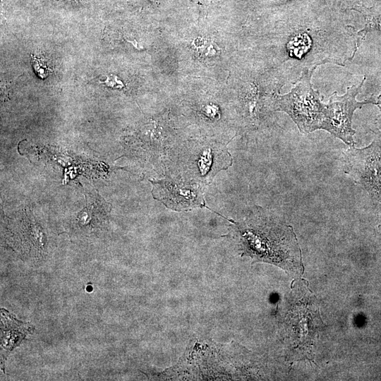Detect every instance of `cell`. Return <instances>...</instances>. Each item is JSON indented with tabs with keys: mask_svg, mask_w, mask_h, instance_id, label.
I'll return each instance as SVG.
<instances>
[{
	"mask_svg": "<svg viewBox=\"0 0 381 381\" xmlns=\"http://www.w3.org/2000/svg\"><path fill=\"white\" fill-rule=\"evenodd\" d=\"M255 209L240 227L246 253L287 270H299L301 250L292 226L260 207Z\"/></svg>",
	"mask_w": 381,
	"mask_h": 381,
	"instance_id": "6da1fadb",
	"label": "cell"
},
{
	"mask_svg": "<svg viewBox=\"0 0 381 381\" xmlns=\"http://www.w3.org/2000/svg\"><path fill=\"white\" fill-rule=\"evenodd\" d=\"M315 69H304L289 92L277 93L272 100V109L287 114L302 133L321 130L325 117L326 104L311 82Z\"/></svg>",
	"mask_w": 381,
	"mask_h": 381,
	"instance_id": "7a4b0ae2",
	"label": "cell"
},
{
	"mask_svg": "<svg viewBox=\"0 0 381 381\" xmlns=\"http://www.w3.org/2000/svg\"><path fill=\"white\" fill-rule=\"evenodd\" d=\"M365 80L364 76L358 85L349 87L343 95L339 96L334 92L326 104L325 117L321 130L329 133L349 147H354L356 144L353 140L356 131L352 128L354 111L368 104L377 105L381 109V102L377 98L371 97L361 102L356 100Z\"/></svg>",
	"mask_w": 381,
	"mask_h": 381,
	"instance_id": "3957f363",
	"label": "cell"
},
{
	"mask_svg": "<svg viewBox=\"0 0 381 381\" xmlns=\"http://www.w3.org/2000/svg\"><path fill=\"white\" fill-rule=\"evenodd\" d=\"M344 161V172L362 186L381 209V138L363 148L350 147Z\"/></svg>",
	"mask_w": 381,
	"mask_h": 381,
	"instance_id": "277c9868",
	"label": "cell"
},
{
	"mask_svg": "<svg viewBox=\"0 0 381 381\" xmlns=\"http://www.w3.org/2000/svg\"><path fill=\"white\" fill-rule=\"evenodd\" d=\"M153 186L156 198L174 210L205 206L200 191L195 187L168 180L155 181Z\"/></svg>",
	"mask_w": 381,
	"mask_h": 381,
	"instance_id": "5b68a950",
	"label": "cell"
},
{
	"mask_svg": "<svg viewBox=\"0 0 381 381\" xmlns=\"http://www.w3.org/2000/svg\"><path fill=\"white\" fill-rule=\"evenodd\" d=\"M198 152L193 158V162L196 166V170L199 173V176L207 179L208 176L212 177L217 171L223 169V166L217 164L218 156L226 154L224 150H212L211 148H204L198 150Z\"/></svg>",
	"mask_w": 381,
	"mask_h": 381,
	"instance_id": "8992f818",
	"label": "cell"
},
{
	"mask_svg": "<svg viewBox=\"0 0 381 381\" xmlns=\"http://www.w3.org/2000/svg\"><path fill=\"white\" fill-rule=\"evenodd\" d=\"M377 30L381 32V14L368 17L365 24V26L359 31L356 32L357 41L356 47L361 45L362 40L365 38V35L370 31Z\"/></svg>",
	"mask_w": 381,
	"mask_h": 381,
	"instance_id": "52a82bcc",
	"label": "cell"
},
{
	"mask_svg": "<svg viewBox=\"0 0 381 381\" xmlns=\"http://www.w3.org/2000/svg\"><path fill=\"white\" fill-rule=\"evenodd\" d=\"M104 83L109 87L116 88H121L123 86L122 82L118 80L116 76L112 75H108Z\"/></svg>",
	"mask_w": 381,
	"mask_h": 381,
	"instance_id": "ba28073f",
	"label": "cell"
},
{
	"mask_svg": "<svg viewBox=\"0 0 381 381\" xmlns=\"http://www.w3.org/2000/svg\"><path fill=\"white\" fill-rule=\"evenodd\" d=\"M281 1H284V2H293V1H297V0H280Z\"/></svg>",
	"mask_w": 381,
	"mask_h": 381,
	"instance_id": "9c48e42d",
	"label": "cell"
},
{
	"mask_svg": "<svg viewBox=\"0 0 381 381\" xmlns=\"http://www.w3.org/2000/svg\"><path fill=\"white\" fill-rule=\"evenodd\" d=\"M377 99L381 102V93L380 94V95L377 97Z\"/></svg>",
	"mask_w": 381,
	"mask_h": 381,
	"instance_id": "30bf717a",
	"label": "cell"
}]
</instances>
